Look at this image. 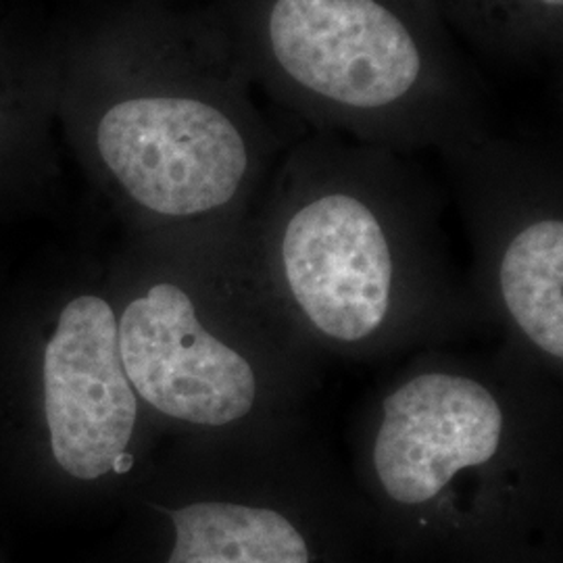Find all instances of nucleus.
I'll return each instance as SVG.
<instances>
[{
  "label": "nucleus",
  "instance_id": "nucleus-1",
  "mask_svg": "<svg viewBox=\"0 0 563 563\" xmlns=\"http://www.w3.org/2000/svg\"><path fill=\"white\" fill-rule=\"evenodd\" d=\"M451 344L411 355L365 402L351 484L399 563L532 562L562 547L560 383L504 346Z\"/></svg>",
  "mask_w": 563,
  "mask_h": 563
},
{
  "label": "nucleus",
  "instance_id": "nucleus-2",
  "mask_svg": "<svg viewBox=\"0 0 563 563\" xmlns=\"http://www.w3.org/2000/svg\"><path fill=\"white\" fill-rule=\"evenodd\" d=\"M242 234L265 292L320 360L418 353L483 325L439 197L401 153L316 134L276 163Z\"/></svg>",
  "mask_w": 563,
  "mask_h": 563
},
{
  "label": "nucleus",
  "instance_id": "nucleus-3",
  "mask_svg": "<svg viewBox=\"0 0 563 563\" xmlns=\"http://www.w3.org/2000/svg\"><path fill=\"white\" fill-rule=\"evenodd\" d=\"M51 65L55 121L134 216L244 225L278 142L218 18L123 11L51 48Z\"/></svg>",
  "mask_w": 563,
  "mask_h": 563
},
{
  "label": "nucleus",
  "instance_id": "nucleus-4",
  "mask_svg": "<svg viewBox=\"0 0 563 563\" xmlns=\"http://www.w3.org/2000/svg\"><path fill=\"white\" fill-rule=\"evenodd\" d=\"M246 69L318 134L443 155L488 136L478 84L426 0H223Z\"/></svg>",
  "mask_w": 563,
  "mask_h": 563
},
{
  "label": "nucleus",
  "instance_id": "nucleus-5",
  "mask_svg": "<svg viewBox=\"0 0 563 563\" xmlns=\"http://www.w3.org/2000/svg\"><path fill=\"white\" fill-rule=\"evenodd\" d=\"M242 230L202 234L195 278L157 276L118 313L121 365L142 405L209 441L305 432L320 384L322 360L265 292Z\"/></svg>",
  "mask_w": 563,
  "mask_h": 563
},
{
  "label": "nucleus",
  "instance_id": "nucleus-6",
  "mask_svg": "<svg viewBox=\"0 0 563 563\" xmlns=\"http://www.w3.org/2000/svg\"><path fill=\"white\" fill-rule=\"evenodd\" d=\"M211 443V478L159 509V563H372L378 549L351 478L305 432Z\"/></svg>",
  "mask_w": 563,
  "mask_h": 563
},
{
  "label": "nucleus",
  "instance_id": "nucleus-7",
  "mask_svg": "<svg viewBox=\"0 0 563 563\" xmlns=\"http://www.w3.org/2000/svg\"><path fill=\"white\" fill-rule=\"evenodd\" d=\"M474 267L470 292L504 349L562 384V174L537 148L484 136L444 155Z\"/></svg>",
  "mask_w": 563,
  "mask_h": 563
},
{
  "label": "nucleus",
  "instance_id": "nucleus-8",
  "mask_svg": "<svg viewBox=\"0 0 563 563\" xmlns=\"http://www.w3.org/2000/svg\"><path fill=\"white\" fill-rule=\"evenodd\" d=\"M42 380L60 470L80 483L125 474L134 465L142 402L121 365L113 302L86 292L60 309Z\"/></svg>",
  "mask_w": 563,
  "mask_h": 563
},
{
  "label": "nucleus",
  "instance_id": "nucleus-9",
  "mask_svg": "<svg viewBox=\"0 0 563 563\" xmlns=\"http://www.w3.org/2000/svg\"><path fill=\"white\" fill-rule=\"evenodd\" d=\"M451 34L501 57H534L560 46L563 0H426Z\"/></svg>",
  "mask_w": 563,
  "mask_h": 563
},
{
  "label": "nucleus",
  "instance_id": "nucleus-10",
  "mask_svg": "<svg viewBox=\"0 0 563 563\" xmlns=\"http://www.w3.org/2000/svg\"><path fill=\"white\" fill-rule=\"evenodd\" d=\"M55 123L51 48L0 27V163L34 155Z\"/></svg>",
  "mask_w": 563,
  "mask_h": 563
},
{
  "label": "nucleus",
  "instance_id": "nucleus-11",
  "mask_svg": "<svg viewBox=\"0 0 563 563\" xmlns=\"http://www.w3.org/2000/svg\"><path fill=\"white\" fill-rule=\"evenodd\" d=\"M528 563H562V547L549 549V551H544L543 555H539Z\"/></svg>",
  "mask_w": 563,
  "mask_h": 563
}]
</instances>
